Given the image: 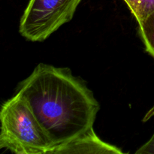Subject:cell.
I'll list each match as a JSON object with an SVG mask.
<instances>
[{"instance_id":"52a82bcc","label":"cell","mask_w":154,"mask_h":154,"mask_svg":"<svg viewBox=\"0 0 154 154\" xmlns=\"http://www.w3.org/2000/svg\"><path fill=\"white\" fill-rule=\"evenodd\" d=\"M135 153L154 154V133L150 139L145 144H143L138 150H137Z\"/></svg>"},{"instance_id":"6da1fadb","label":"cell","mask_w":154,"mask_h":154,"mask_svg":"<svg viewBox=\"0 0 154 154\" xmlns=\"http://www.w3.org/2000/svg\"><path fill=\"white\" fill-rule=\"evenodd\" d=\"M17 93L29 102L52 143L51 148L93 128L100 108L93 92L70 69L45 63L20 83Z\"/></svg>"},{"instance_id":"3957f363","label":"cell","mask_w":154,"mask_h":154,"mask_svg":"<svg viewBox=\"0 0 154 154\" xmlns=\"http://www.w3.org/2000/svg\"><path fill=\"white\" fill-rule=\"evenodd\" d=\"M82 0H29L19 26L23 37L43 42L73 18Z\"/></svg>"},{"instance_id":"5b68a950","label":"cell","mask_w":154,"mask_h":154,"mask_svg":"<svg viewBox=\"0 0 154 154\" xmlns=\"http://www.w3.org/2000/svg\"><path fill=\"white\" fill-rule=\"evenodd\" d=\"M138 25L146 51L154 58V11L139 23Z\"/></svg>"},{"instance_id":"7a4b0ae2","label":"cell","mask_w":154,"mask_h":154,"mask_svg":"<svg viewBox=\"0 0 154 154\" xmlns=\"http://www.w3.org/2000/svg\"><path fill=\"white\" fill-rule=\"evenodd\" d=\"M0 147L17 154H48L52 143L26 99L17 93L0 111Z\"/></svg>"},{"instance_id":"277c9868","label":"cell","mask_w":154,"mask_h":154,"mask_svg":"<svg viewBox=\"0 0 154 154\" xmlns=\"http://www.w3.org/2000/svg\"><path fill=\"white\" fill-rule=\"evenodd\" d=\"M113 153L123 154L121 149L101 140L93 128L67 144L54 147L48 154Z\"/></svg>"},{"instance_id":"8992f818","label":"cell","mask_w":154,"mask_h":154,"mask_svg":"<svg viewBox=\"0 0 154 154\" xmlns=\"http://www.w3.org/2000/svg\"><path fill=\"white\" fill-rule=\"evenodd\" d=\"M139 23L154 11V0H124Z\"/></svg>"}]
</instances>
